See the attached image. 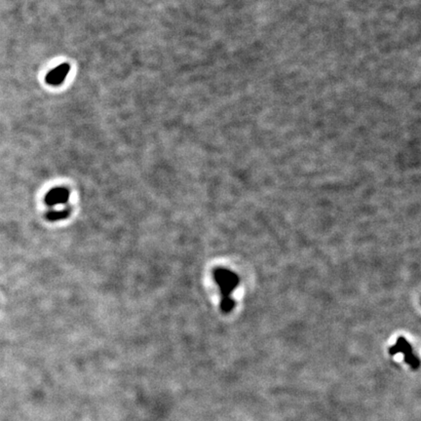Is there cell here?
<instances>
[{"label": "cell", "instance_id": "6da1fadb", "mask_svg": "<svg viewBox=\"0 0 421 421\" xmlns=\"http://www.w3.org/2000/svg\"><path fill=\"white\" fill-rule=\"evenodd\" d=\"M213 276L221 291V309L224 313H230L235 307V300L232 298V294L240 283L239 276L230 269L223 267L216 268Z\"/></svg>", "mask_w": 421, "mask_h": 421}, {"label": "cell", "instance_id": "7a4b0ae2", "mask_svg": "<svg viewBox=\"0 0 421 421\" xmlns=\"http://www.w3.org/2000/svg\"><path fill=\"white\" fill-rule=\"evenodd\" d=\"M70 190L65 186H57L50 189L44 198V203L50 208L65 205L70 200Z\"/></svg>", "mask_w": 421, "mask_h": 421}, {"label": "cell", "instance_id": "3957f363", "mask_svg": "<svg viewBox=\"0 0 421 421\" xmlns=\"http://www.w3.org/2000/svg\"><path fill=\"white\" fill-rule=\"evenodd\" d=\"M70 70V65L68 63H64L58 66L55 69L50 70L46 76L45 81L47 84L51 86H59L65 82L67 75Z\"/></svg>", "mask_w": 421, "mask_h": 421}, {"label": "cell", "instance_id": "277c9868", "mask_svg": "<svg viewBox=\"0 0 421 421\" xmlns=\"http://www.w3.org/2000/svg\"><path fill=\"white\" fill-rule=\"evenodd\" d=\"M395 352H402L405 354L406 359L408 360V362L411 365H416L417 364V360L416 358L412 355L411 352V347L409 345V343L407 342V340L404 337H399L396 345L391 348V353H395Z\"/></svg>", "mask_w": 421, "mask_h": 421}, {"label": "cell", "instance_id": "5b68a950", "mask_svg": "<svg viewBox=\"0 0 421 421\" xmlns=\"http://www.w3.org/2000/svg\"><path fill=\"white\" fill-rule=\"evenodd\" d=\"M71 214V208L66 207L62 210H50L46 214V220L51 223H58L67 220Z\"/></svg>", "mask_w": 421, "mask_h": 421}]
</instances>
